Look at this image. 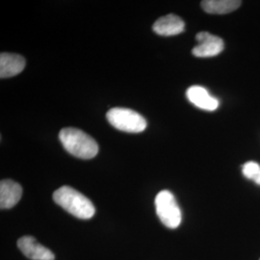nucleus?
Instances as JSON below:
<instances>
[{
    "label": "nucleus",
    "mask_w": 260,
    "mask_h": 260,
    "mask_svg": "<svg viewBox=\"0 0 260 260\" xmlns=\"http://www.w3.org/2000/svg\"><path fill=\"white\" fill-rule=\"evenodd\" d=\"M22 188L14 180L5 179L0 182V207L10 209L17 205L21 199Z\"/></svg>",
    "instance_id": "6e6552de"
},
{
    "label": "nucleus",
    "mask_w": 260,
    "mask_h": 260,
    "mask_svg": "<svg viewBox=\"0 0 260 260\" xmlns=\"http://www.w3.org/2000/svg\"><path fill=\"white\" fill-rule=\"evenodd\" d=\"M155 207L160 221L169 229H177L181 223V210L175 196L170 191L163 190L158 193Z\"/></svg>",
    "instance_id": "20e7f679"
},
{
    "label": "nucleus",
    "mask_w": 260,
    "mask_h": 260,
    "mask_svg": "<svg viewBox=\"0 0 260 260\" xmlns=\"http://www.w3.org/2000/svg\"><path fill=\"white\" fill-rule=\"evenodd\" d=\"M21 252L32 260H54L55 255L49 249L40 244L33 236H22L18 240Z\"/></svg>",
    "instance_id": "423d86ee"
},
{
    "label": "nucleus",
    "mask_w": 260,
    "mask_h": 260,
    "mask_svg": "<svg viewBox=\"0 0 260 260\" xmlns=\"http://www.w3.org/2000/svg\"><path fill=\"white\" fill-rule=\"evenodd\" d=\"M53 201L78 219L88 220L95 213L93 203L70 186H62L53 193Z\"/></svg>",
    "instance_id": "f257e3e1"
},
{
    "label": "nucleus",
    "mask_w": 260,
    "mask_h": 260,
    "mask_svg": "<svg viewBox=\"0 0 260 260\" xmlns=\"http://www.w3.org/2000/svg\"><path fill=\"white\" fill-rule=\"evenodd\" d=\"M187 99L200 109L215 111L219 107V101L201 86H192L186 92Z\"/></svg>",
    "instance_id": "0eeeda50"
},
{
    "label": "nucleus",
    "mask_w": 260,
    "mask_h": 260,
    "mask_svg": "<svg viewBox=\"0 0 260 260\" xmlns=\"http://www.w3.org/2000/svg\"><path fill=\"white\" fill-rule=\"evenodd\" d=\"M184 21L174 14H170L165 17L158 19L152 29L160 36H176L184 31Z\"/></svg>",
    "instance_id": "1a4fd4ad"
},
{
    "label": "nucleus",
    "mask_w": 260,
    "mask_h": 260,
    "mask_svg": "<svg viewBox=\"0 0 260 260\" xmlns=\"http://www.w3.org/2000/svg\"><path fill=\"white\" fill-rule=\"evenodd\" d=\"M244 177L252 179L257 185H260V165L256 162L250 161L243 165L242 169Z\"/></svg>",
    "instance_id": "f8f14e48"
},
{
    "label": "nucleus",
    "mask_w": 260,
    "mask_h": 260,
    "mask_svg": "<svg viewBox=\"0 0 260 260\" xmlns=\"http://www.w3.org/2000/svg\"><path fill=\"white\" fill-rule=\"evenodd\" d=\"M25 59L15 53L2 52L0 54V77L8 78L20 74L25 68Z\"/></svg>",
    "instance_id": "9d476101"
},
{
    "label": "nucleus",
    "mask_w": 260,
    "mask_h": 260,
    "mask_svg": "<svg viewBox=\"0 0 260 260\" xmlns=\"http://www.w3.org/2000/svg\"><path fill=\"white\" fill-rule=\"evenodd\" d=\"M196 40L198 45L192 50L193 55L196 57H214L219 55L223 50V40L208 32H201L197 34Z\"/></svg>",
    "instance_id": "39448f33"
},
{
    "label": "nucleus",
    "mask_w": 260,
    "mask_h": 260,
    "mask_svg": "<svg viewBox=\"0 0 260 260\" xmlns=\"http://www.w3.org/2000/svg\"><path fill=\"white\" fill-rule=\"evenodd\" d=\"M241 3L239 0H205L202 1V7L208 14L224 15L238 9Z\"/></svg>",
    "instance_id": "9b49d317"
},
{
    "label": "nucleus",
    "mask_w": 260,
    "mask_h": 260,
    "mask_svg": "<svg viewBox=\"0 0 260 260\" xmlns=\"http://www.w3.org/2000/svg\"><path fill=\"white\" fill-rule=\"evenodd\" d=\"M106 118L115 128L128 133H140L147 127L145 118L128 108H112L107 112Z\"/></svg>",
    "instance_id": "7ed1b4c3"
},
{
    "label": "nucleus",
    "mask_w": 260,
    "mask_h": 260,
    "mask_svg": "<svg viewBox=\"0 0 260 260\" xmlns=\"http://www.w3.org/2000/svg\"><path fill=\"white\" fill-rule=\"evenodd\" d=\"M59 139L66 150L75 157L92 159L99 153L98 143L82 130L66 127L60 131Z\"/></svg>",
    "instance_id": "f03ea898"
}]
</instances>
